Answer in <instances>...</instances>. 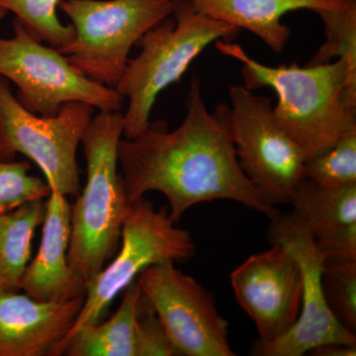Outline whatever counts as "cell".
<instances>
[{"label":"cell","instance_id":"cell-19","mask_svg":"<svg viewBox=\"0 0 356 356\" xmlns=\"http://www.w3.org/2000/svg\"><path fill=\"white\" fill-rule=\"evenodd\" d=\"M315 13L324 23L325 41L307 65L325 64L337 58L356 72V0Z\"/></svg>","mask_w":356,"mask_h":356},{"label":"cell","instance_id":"cell-7","mask_svg":"<svg viewBox=\"0 0 356 356\" xmlns=\"http://www.w3.org/2000/svg\"><path fill=\"white\" fill-rule=\"evenodd\" d=\"M13 36L0 37V76L17 88L16 98L32 113L54 116L65 103L86 102L98 111H121L124 98L113 88L88 79L64 55L14 19Z\"/></svg>","mask_w":356,"mask_h":356},{"label":"cell","instance_id":"cell-21","mask_svg":"<svg viewBox=\"0 0 356 356\" xmlns=\"http://www.w3.org/2000/svg\"><path fill=\"white\" fill-rule=\"evenodd\" d=\"M305 177L327 188L356 184V131L307 161Z\"/></svg>","mask_w":356,"mask_h":356},{"label":"cell","instance_id":"cell-4","mask_svg":"<svg viewBox=\"0 0 356 356\" xmlns=\"http://www.w3.org/2000/svg\"><path fill=\"white\" fill-rule=\"evenodd\" d=\"M240 29L194 10L187 0H175L172 15L145 33L136 44L139 55L129 58L117 84L127 98L123 113L124 139L139 136L149 125V116L161 91L180 81L189 65L209 44L234 41Z\"/></svg>","mask_w":356,"mask_h":356},{"label":"cell","instance_id":"cell-5","mask_svg":"<svg viewBox=\"0 0 356 356\" xmlns=\"http://www.w3.org/2000/svg\"><path fill=\"white\" fill-rule=\"evenodd\" d=\"M173 6L175 0H60L74 36L58 51L83 76L115 88L131 49L172 15Z\"/></svg>","mask_w":356,"mask_h":356},{"label":"cell","instance_id":"cell-8","mask_svg":"<svg viewBox=\"0 0 356 356\" xmlns=\"http://www.w3.org/2000/svg\"><path fill=\"white\" fill-rule=\"evenodd\" d=\"M175 224L166 207L154 210L145 196L131 201L122 227L121 248L113 261L86 284L83 309L64 339L83 325L100 322L117 295L147 267L166 261H188L194 257L196 248L191 233Z\"/></svg>","mask_w":356,"mask_h":356},{"label":"cell","instance_id":"cell-22","mask_svg":"<svg viewBox=\"0 0 356 356\" xmlns=\"http://www.w3.org/2000/svg\"><path fill=\"white\" fill-rule=\"evenodd\" d=\"M323 291L332 315L344 327L356 331V261L325 262Z\"/></svg>","mask_w":356,"mask_h":356},{"label":"cell","instance_id":"cell-25","mask_svg":"<svg viewBox=\"0 0 356 356\" xmlns=\"http://www.w3.org/2000/svg\"><path fill=\"white\" fill-rule=\"evenodd\" d=\"M308 353L317 356H355L356 346L337 343L323 344L313 348Z\"/></svg>","mask_w":356,"mask_h":356},{"label":"cell","instance_id":"cell-6","mask_svg":"<svg viewBox=\"0 0 356 356\" xmlns=\"http://www.w3.org/2000/svg\"><path fill=\"white\" fill-rule=\"evenodd\" d=\"M95 107L86 102L65 103L54 116H40L25 108L0 76V158L13 161L22 154L43 172L51 191L65 196L81 192L77 147Z\"/></svg>","mask_w":356,"mask_h":356},{"label":"cell","instance_id":"cell-15","mask_svg":"<svg viewBox=\"0 0 356 356\" xmlns=\"http://www.w3.org/2000/svg\"><path fill=\"white\" fill-rule=\"evenodd\" d=\"M325 262L356 261V184L327 188L309 178L292 198Z\"/></svg>","mask_w":356,"mask_h":356},{"label":"cell","instance_id":"cell-3","mask_svg":"<svg viewBox=\"0 0 356 356\" xmlns=\"http://www.w3.org/2000/svg\"><path fill=\"white\" fill-rule=\"evenodd\" d=\"M123 128L121 111H99L81 139L88 177L72 205L67 261L86 284L116 254L131 205L118 170Z\"/></svg>","mask_w":356,"mask_h":356},{"label":"cell","instance_id":"cell-17","mask_svg":"<svg viewBox=\"0 0 356 356\" xmlns=\"http://www.w3.org/2000/svg\"><path fill=\"white\" fill-rule=\"evenodd\" d=\"M142 294L138 280L126 288L109 320L83 325L54 348L51 356H136V318Z\"/></svg>","mask_w":356,"mask_h":356},{"label":"cell","instance_id":"cell-16","mask_svg":"<svg viewBox=\"0 0 356 356\" xmlns=\"http://www.w3.org/2000/svg\"><path fill=\"white\" fill-rule=\"evenodd\" d=\"M192 8L212 19L245 29L269 47L282 53L291 38V29L283 24L288 13L309 9L334 8L346 0H187Z\"/></svg>","mask_w":356,"mask_h":356},{"label":"cell","instance_id":"cell-24","mask_svg":"<svg viewBox=\"0 0 356 356\" xmlns=\"http://www.w3.org/2000/svg\"><path fill=\"white\" fill-rule=\"evenodd\" d=\"M177 355L151 302L140 294L136 318V356Z\"/></svg>","mask_w":356,"mask_h":356},{"label":"cell","instance_id":"cell-26","mask_svg":"<svg viewBox=\"0 0 356 356\" xmlns=\"http://www.w3.org/2000/svg\"><path fill=\"white\" fill-rule=\"evenodd\" d=\"M6 15V13H4V11H2L1 9H0V20L3 19L4 16Z\"/></svg>","mask_w":356,"mask_h":356},{"label":"cell","instance_id":"cell-14","mask_svg":"<svg viewBox=\"0 0 356 356\" xmlns=\"http://www.w3.org/2000/svg\"><path fill=\"white\" fill-rule=\"evenodd\" d=\"M48 197L38 254L26 268L21 289L37 301L63 303L86 297V284L67 261L72 205L58 191Z\"/></svg>","mask_w":356,"mask_h":356},{"label":"cell","instance_id":"cell-20","mask_svg":"<svg viewBox=\"0 0 356 356\" xmlns=\"http://www.w3.org/2000/svg\"><path fill=\"white\" fill-rule=\"evenodd\" d=\"M60 0H0V9L15 14L28 31L40 41L60 48L69 44L74 36V26L64 25L58 20Z\"/></svg>","mask_w":356,"mask_h":356},{"label":"cell","instance_id":"cell-11","mask_svg":"<svg viewBox=\"0 0 356 356\" xmlns=\"http://www.w3.org/2000/svg\"><path fill=\"white\" fill-rule=\"evenodd\" d=\"M271 243L286 248L297 261L303 281L302 309L298 321L287 334L273 343H257L252 355L302 356L323 344L356 346L355 334L344 327L325 302L322 285L325 257L296 211L281 214L271 222Z\"/></svg>","mask_w":356,"mask_h":356},{"label":"cell","instance_id":"cell-18","mask_svg":"<svg viewBox=\"0 0 356 356\" xmlns=\"http://www.w3.org/2000/svg\"><path fill=\"white\" fill-rule=\"evenodd\" d=\"M43 199L28 201L0 214V290L18 292L31 259L35 231L43 224Z\"/></svg>","mask_w":356,"mask_h":356},{"label":"cell","instance_id":"cell-23","mask_svg":"<svg viewBox=\"0 0 356 356\" xmlns=\"http://www.w3.org/2000/svg\"><path fill=\"white\" fill-rule=\"evenodd\" d=\"M28 161L0 159V214L28 201L48 197L50 187L46 180L30 175Z\"/></svg>","mask_w":356,"mask_h":356},{"label":"cell","instance_id":"cell-1","mask_svg":"<svg viewBox=\"0 0 356 356\" xmlns=\"http://www.w3.org/2000/svg\"><path fill=\"white\" fill-rule=\"evenodd\" d=\"M186 106L184 121L175 130L168 131L165 120L149 122L137 137L119 142L118 166L129 200L161 192L175 222L192 206L214 200L236 201L275 222L281 213L262 197L238 165L229 105H219L210 113L200 81L193 76Z\"/></svg>","mask_w":356,"mask_h":356},{"label":"cell","instance_id":"cell-10","mask_svg":"<svg viewBox=\"0 0 356 356\" xmlns=\"http://www.w3.org/2000/svg\"><path fill=\"white\" fill-rule=\"evenodd\" d=\"M137 280L177 355H236L229 346L228 321L220 315L214 295L175 262L147 267Z\"/></svg>","mask_w":356,"mask_h":356},{"label":"cell","instance_id":"cell-2","mask_svg":"<svg viewBox=\"0 0 356 356\" xmlns=\"http://www.w3.org/2000/svg\"><path fill=\"white\" fill-rule=\"evenodd\" d=\"M215 47L243 65L245 88L275 91V120L298 145L306 161L356 131V72L341 60L269 67L250 58L233 42L217 41Z\"/></svg>","mask_w":356,"mask_h":356},{"label":"cell","instance_id":"cell-27","mask_svg":"<svg viewBox=\"0 0 356 356\" xmlns=\"http://www.w3.org/2000/svg\"><path fill=\"white\" fill-rule=\"evenodd\" d=\"M0 159H1V158H0ZM1 161H2V159H1Z\"/></svg>","mask_w":356,"mask_h":356},{"label":"cell","instance_id":"cell-13","mask_svg":"<svg viewBox=\"0 0 356 356\" xmlns=\"http://www.w3.org/2000/svg\"><path fill=\"white\" fill-rule=\"evenodd\" d=\"M84 299L41 302L0 290V356H51L74 327Z\"/></svg>","mask_w":356,"mask_h":356},{"label":"cell","instance_id":"cell-12","mask_svg":"<svg viewBox=\"0 0 356 356\" xmlns=\"http://www.w3.org/2000/svg\"><path fill=\"white\" fill-rule=\"evenodd\" d=\"M236 301L254 321L257 343H273L298 321L303 281L292 254L281 245L250 255L231 273Z\"/></svg>","mask_w":356,"mask_h":356},{"label":"cell","instance_id":"cell-9","mask_svg":"<svg viewBox=\"0 0 356 356\" xmlns=\"http://www.w3.org/2000/svg\"><path fill=\"white\" fill-rule=\"evenodd\" d=\"M229 127L243 172L267 202L291 204L306 159L275 120L271 100L245 86L229 90Z\"/></svg>","mask_w":356,"mask_h":356}]
</instances>
